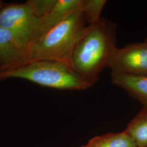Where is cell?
Instances as JSON below:
<instances>
[{"mask_svg": "<svg viewBox=\"0 0 147 147\" xmlns=\"http://www.w3.org/2000/svg\"><path fill=\"white\" fill-rule=\"evenodd\" d=\"M116 47L115 25L101 18L81 33L74 47L70 65L92 86Z\"/></svg>", "mask_w": 147, "mask_h": 147, "instance_id": "6da1fadb", "label": "cell"}, {"mask_svg": "<svg viewBox=\"0 0 147 147\" xmlns=\"http://www.w3.org/2000/svg\"><path fill=\"white\" fill-rule=\"evenodd\" d=\"M11 78L25 79L43 87L59 90H80L92 86L64 61L42 59L0 70V81Z\"/></svg>", "mask_w": 147, "mask_h": 147, "instance_id": "7a4b0ae2", "label": "cell"}, {"mask_svg": "<svg viewBox=\"0 0 147 147\" xmlns=\"http://www.w3.org/2000/svg\"><path fill=\"white\" fill-rule=\"evenodd\" d=\"M88 25L81 6L32 44L26 63L51 59L70 63L75 45Z\"/></svg>", "mask_w": 147, "mask_h": 147, "instance_id": "3957f363", "label": "cell"}, {"mask_svg": "<svg viewBox=\"0 0 147 147\" xmlns=\"http://www.w3.org/2000/svg\"><path fill=\"white\" fill-rule=\"evenodd\" d=\"M57 0H28L23 3L7 4L0 12V26L14 33L30 47L42 18Z\"/></svg>", "mask_w": 147, "mask_h": 147, "instance_id": "277c9868", "label": "cell"}, {"mask_svg": "<svg viewBox=\"0 0 147 147\" xmlns=\"http://www.w3.org/2000/svg\"><path fill=\"white\" fill-rule=\"evenodd\" d=\"M107 67L111 74L147 76V42L116 47Z\"/></svg>", "mask_w": 147, "mask_h": 147, "instance_id": "5b68a950", "label": "cell"}, {"mask_svg": "<svg viewBox=\"0 0 147 147\" xmlns=\"http://www.w3.org/2000/svg\"><path fill=\"white\" fill-rule=\"evenodd\" d=\"M30 46L10 30L0 26V70L26 63Z\"/></svg>", "mask_w": 147, "mask_h": 147, "instance_id": "8992f818", "label": "cell"}, {"mask_svg": "<svg viewBox=\"0 0 147 147\" xmlns=\"http://www.w3.org/2000/svg\"><path fill=\"white\" fill-rule=\"evenodd\" d=\"M83 2L84 0H57L53 8L41 19L33 37L31 45L69 14L80 9Z\"/></svg>", "mask_w": 147, "mask_h": 147, "instance_id": "52a82bcc", "label": "cell"}, {"mask_svg": "<svg viewBox=\"0 0 147 147\" xmlns=\"http://www.w3.org/2000/svg\"><path fill=\"white\" fill-rule=\"evenodd\" d=\"M111 80L147 109V76L111 74Z\"/></svg>", "mask_w": 147, "mask_h": 147, "instance_id": "ba28073f", "label": "cell"}, {"mask_svg": "<svg viewBox=\"0 0 147 147\" xmlns=\"http://www.w3.org/2000/svg\"><path fill=\"white\" fill-rule=\"evenodd\" d=\"M80 147H137L134 140L124 130L121 132L108 133L90 140Z\"/></svg>", "mask_w": 147, "mask_h": 147, "instance_id": "9c48e42d", "label": "cell"}, {"mask_svg": "<svg viewBox=\"0 0 147 147\" xmlns=\"http://www.w3.org/2000/svg\"><path fill=\"white\" fill-rule=\"evenodd\" d=\"M137 147H147V109L142 108L125 130Z\"/></svg>", "mask_w": 147, "mask_h": 147, "instance_id": "30bf717a", "label": "cell"}, {"mask_svg": "<svg viewBox=\"0 0 147 147\" xmlns=\"http://www.w3.org/2000/svg\"><path fill=\"white\" fill-rule=\"evenodd\" d=\"M106 3L105 0H84L82 9L89 24L100 19L101 11Z\"/></svg>", "mask_w": 147, "mask_h": 147, "instance_id": "8fae6325", "label": "cell"}, {"mask_svg": "<svg viewBox=\"0 0 147 147\" xmlns=\"http://www.w3.org/2000/svg\"><path fill=\"white\" fill-rule=\"evenodd\" d=\"M6 3L3 2L2 1L0 0V12L4 8V7L6 5Z\"/></svg>", "mask_w": 147, "mask_h": 147, "instance_id": "7c38bea8", "label": "cell"}, {"mask_svg": "<svg viewBox=\"0 0 147 147\" xmlns=\"http://www.w3.org/2000/svg\"><path fill=\"white\" fill-rule=\"evenodd\" d=\"M145 42H147V38L146 39V41Z\"/></svg>", "mask_w": 147, "mask_h": 147, "instance_id": "4fadbf2b", "label": "cell"}, {"mask_svg": "<svg viewBox=\"0 0 147 147\" xmlns=\"http://www.w3.org/2000/svg\"></svg>", "mask_w": 147, "mask_h": 147, "instance_id": "5bb4252c", "label": "cell"}]
</instances>
